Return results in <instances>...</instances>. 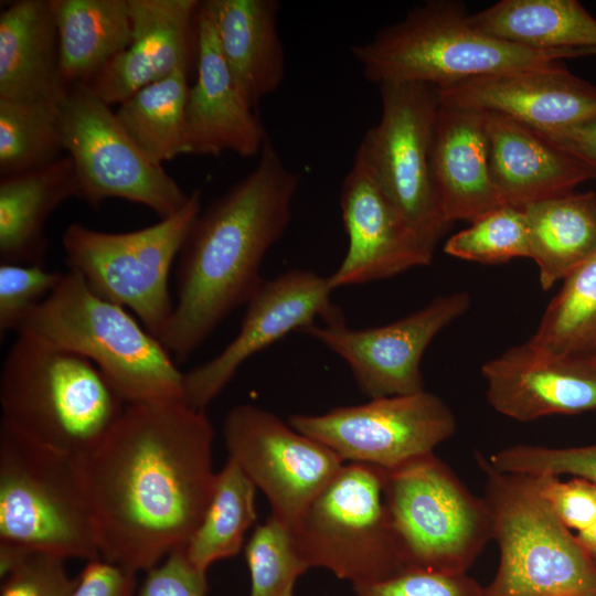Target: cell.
I'll list each match as a JSON object with an SVG mask.
<instances>
[{
    "mask_svg": "<svg viewBox=\"0 0 596 596\" xmlns=\"http://www.w3.org/2000/svg\"><path fill=\"white\" fill-rule=\"evenodd\" d=\"M51 6L67 89L88 86L132 41L128 0H51Z\"/></svg>",
    "mask_w": 596,
    "mask_h": 596,
    "instance_id": "cell-27",
    "label": "cell"
},
{
    "mask_svg": "<svg viewBox=\"0 0 596 596\" xmlns=\"http://www.w3.org/2000/svg\"><path fill=\"white\" fill-rule=\"evenodd\" d=\"M482 497L499 567L485 596H596V564L541 494L535 478L496 469L480 453Z\"/></svg>",
    "mask_w": 596,
    "mask_h": 596,
    "instance_id": "cell-6",
    "label": "cell"
},
{
    "mask_svg": "<svg viewBox=\"0 0 596 596\" xmlns=\"http://www.w3.org/2000/svg\"><path fill=\"white\" fill-rule=\"evenodd\" d=\"M493 182L507 204H529L561 196L596 170L540 131L498 113L483 111Z\"/></svg>",
    "mask_w": 596,
    "mask_h": 596,
    "instance_id": "cell-23",
    "label": "cell"
},
{
    "mask_svg": "<svg viewBox=\"0 0 596 596\" xmlns=\"http://www.w3.org/2000/svg\"><path fill=\"white\" fill-rule=\"evenodd\" d=\"M0 542L65 560L99 557L82 458L1 423Z\"/></svg>",
    "mask_w": 596,
    "mask_h": 596,
    "instance_id": "cell-7",
    "label": "cell"
},
{
    "mask_svg": "<svg viewBox=\"0 0 596 596\" xmlns=\"http://www.w3.org/2000/svg\"><path fill=\"white\" fill-rule=\"evenodd\" d=\"M429 166L440 207L450 224L471 223L507 204L491 175L483 111L439 98Z\"/></svg>",
    "mask_w": 596,
    "mask_h": 596,
    "instance_id": "cell-22",
    "label": "cell"
},
{
    "mask_svg": "<svg viewBox=\"0 0 596 596\" xmlns=\"http://www.w3.org/2000/svg\"><path fill=\"white\" fill-rule=\"evenodd\" d=\"M126 405L86 358L17 333L0 373L1 424L41 445L84 458Z\"/></svg>",
    "mask_w": 596,
    "mask_h": 596,
    "instance_id": "cell-4",
    "label": "cell"
},
{
    "mask_svg": "<svg viewBox=\"0 0 596 596\" xmlns=\"http://www.w3.org/2000/svg\"><path fill=\"white\" fill-rule=\"evenodd\" d=\"M256 490L238 464L228 457L216 472L206 511L184 546L198 570L206 573L214 562L240 553L245 533L257 518Z\"/></svg>",
    "mask_w": 596,
    "mask_h": 596,
    "instance_id": "cell-31",
    "label": "cell"
},
{
    "mask_svg": "<svg viewBox=\"0 0 596 596\" xmlns=\"http://www.w3.org/2000/svg\"><path fill=\"white\" fill-rule=\"evenodd\" d=\"M332 291L328 276L309 269H290L264 280L245 305L235 338L214 358L184 373V402L205 411L257 352L318 319L324 323L344 321L341 309L331 300Z\"/></svg>",
    "mask_w": 596,
    "mask_h": 596,
    "instance_id": "cell-16",
    "label": "cell"
},
{
    "mask_svg": "<svg viewBox=\"0 0 596 596\" xmlns=\"http://www.w3.org/2000/svg\"><path fill=\"white\" fill-rule=\"evenodd\" d=\"M222 433L228 457L264 492L270 515L289 526L344 464L330 448L258 406L233 407Z\"/></svg>",
    "mask_w": 596,
    "mask_h": 596,
    "instance_id": "cell-14",
    "label": "cell"
},
{
    "mask_svg": "<svg viewBox=\"0 0 596 596\" xmlns=\"http://www.w3.org/2000/svg\"><path fill=\"white\" fill-rule=\"evenodd\" d=\"M58 34L51 0H17L0 12V98L63 103Z\"/></svg>",
    "mask_w": 596,
    "mask_h": 596,
    "instance_id": "cell-24",
    "label": "cell"
},
{
    "mask_svg": "<svg viewBox=\"0 0 596 596\" xmlns=\"http://www.w3.org/2000/svg\"><path fill=\"white\" fill-rule=\"evenodd\" d=\"M188 74L178 70L140 88L115 111L124 130L157 164L191 155L185 121Z\"/></svg>",
    "mask_w": 596,
    "mask_h": 596,
    "instance_id": "cell-30",
    "label": "cell"
},
{
    "mask_svg": "<svg viewBox=\"0 0 596 596\" xmlns=\"http://www.w3.org/2000/svg\"><path fill=\"white\" fill-rule=\"evenodd\" d=\"M487 401L498 413L532 422L596 409V358L557 355L524 342L481 366Z\"/></svg>",
    "mask_w": 596,
    "mask_h": 596,
    "instance_id": "cell-18",
    "label": "cell"
},
{
    "mask_svg": "<svg viewBox=\"0 0 596 596\" xmlns=\"http://www.w3.org/2000/svg\"><path fill=\"white\" fill-rule=\"evenodd\" d=\"M63 150L62 103L0 98V177L49 166Z\"/></svg>",
    "mask_w": 596,
    "mask_h": 596,
    "instance_id": "cell-33",
    "label": "cell"
},
{
    "mask_svg": "<svg viewBox=\"0 0 596 596\" xmlns=\"http://www.w3.org/2000/svg\"><path fill=\"white\" fill-rule=\"evenodd\" d=\"M363 77L381 86L423 83L448 87L468 79L550 70L587 50H536L488 35L470 23L466 6L430 0L351 49Z\"/></svg>",
    "mask_w": 596,
    "mask_h": 596,
    "instance_id": "cell-3",
    "label": "cell"
},
{
    "mask_svg": "<svg viewBox=\"0 0 596 596\" xmlns=\"http://www.w3.org/2000/svg\"><path fill=\"white\" fill-rule=\"evenodd\" d=\"M385 489L405 567L467 573L492 539L483 499L435 453L385 470Z\"/></svg>",
    "mask_w": 596,
    "mask_h": 596,
    "instance_id": "cell-10",
    "label": "cell"
},
{
    "mask_svg": "<svg viewBox=\"0 0 596 596\" xmlns=\"http://www.w3.org/2000/svg\"><path fill=\"white\" fill-rule=\"evenodd\" d=\"M487 458L503 472L531 477L572 476L596 485V444L573 447L514 445Z\"/></svg>",
    "mask_w": 596,
    "mask_h": 596,
    "instance_id": "cell-36",
    "label": "cell"
},
{
    "mask_svg": "<svg viewBox=\"0 0 596 596\" xmlns=\"http://www.w3.org/2000/svg\"><path fill=\"white\" fill-rule=\"evenodd\" d=\"M439 98L502 114L541 132L596 120V87L565 65L468 79L440 88Z\"/></svg>",
    "mask_w": 596,
    "mask_h": 596,
    "instance_id": "cell-21",
    "label": "cell"
},
{
    "mask_svg": "<svg viewBox=\"0 0 596 596\" xmlns=\"http://www.w3.org/2000/svg\"><path fill=\"white\" fill-rule=\"evenodd\" d=\"M77 198L68 156L43 168L0 178V263L44 265V226L65 200Z\"/></svg>",
    "mask_w": 596,
    "mask_h": 596,
    "instance_id": "cell-26",
    "label": "cell"
},
{
    "mask_svg": "<svg viewBox=\"0 0 596 596\" xmlns=\"http://www.w3.org/2000/svg\"><path fill=\"white\" fill-rule=\"evenodd\" d=\"M137 573L100 557L87 561L70 596H136Z\"/></svg>",
    "mask_w": 596,
    "mask_h": 596,
    "instance_id": "cell-42",
    "label": "cell"
},
{
    "mask_svg": "<svg viewBox=\"0 0 596 596\" xmlns=\"http://www.w3.org/2000/svg\"><path fill=\"white\" fill-rule=\"evenodd\" d=\"M543 290L596 254V194L571 192L523 207Z\"/></svg>",
    "mask_w": 596,
    "mask_h": 596,
    "instance_id": "cell-28",
    "label": "cell"
},
{
    "mask_svg": "<svg viewBox=\"0 0 596 596\" xmlns=\"http://www.w3.org/2000/svg\"><path fill=\"white\" fill-rule=\"evenodd\" d=\"M62 126L64 148L76 171L77 199L93 207L109 198L124 199L149 207L160 220L188 202L190 194L143 153L110 106L87 86L68 89Z\"/></svg>",
    "mask_w": 596,
    "mask_h": 596,
    "instance_id": "cell-12",
    "label": "cell"
},
{
    "mask_svg": "<svg viewBox=\"0 0 596 596\" xmlns=\"http://www.w3.org/2000/svg\"><path fill=\"white\" fill-rule=\"evenodd\" d=\"M201 201L202 191L195 189L174 215L130 232L70 224L62 236L68 270L77 273L102 298L129 308L159 339L174 306L170 270L202 210Z\"/></svg>",
    "mask_w": 596,
    "mask_h": 596,
    "instance_id": "cell-9",
    "label": "cell"
},
{
    "mask_svg": "<svg viewBox=\"0 0 596 596\" xmlns=\"http://www.w3.org/2000/svg\"><path fill=\"white\" fill-rule=\"evenodd\" d=\"M28 333L93 362L127 403L183 400V376L161 341L75 272L26 318Z\"/></svg>",
    "mask_w": 596,
    "mask_h": 596,
    "instance_id": "cell-5",
    "label": "cell"
},
{
    "mask_svg": "<svg viewBox=\"0 0 596 596\" xmlns=\"http://www.w3.org/2000/svg\"><path fill=\"white\" fill-rule=\"evenodd\" d=\"M65 558L23 549L19 560L1 577L0 596H70L77 577H71Z\"/></svg>",
    "mask_w": 596,
    "mask_h": 596,
    "instance_id": "cell-39",
    "label": "cell"
},
{
    "mask_svg": "<svg viewBox=\"0 0 596 596\" xmlns=\"http://www.w3.org/2000/svg\"><path fill=\"white\" fill-rule=\"evenodd\" d=\"M224 61L254 108L275 93L285 76V50L276 0H210Z\"/></svg>",
    "mask_w": 596,
    "mask_h": 596,
    "instance_id": "cell-25",
    "label": "cell"
},
{
    "mask_svg": "<svg viewBox=\"0 0 596 596\" xmlns=\"http://www.w3.org/2000/svg\"><path fill=\"white\" fill-rule=\"evenodd\" d=\"M63 275L47 270L44 265L0 263V333L18 332Z\"/></svg>",
    "mask_w": 596,
    "mask_h": 596,
    "instance_id": "cell-37",
    "label": "cell"
},
{
    "mask_svg": "<svg viewBox=\"0 0 596 596\" xmlns=\"http://www.w3.org/2000/svg\"><path fill=\"white\" fill-rule=\"evenodd\" d=\"M592 354L596 358V348H595V350L593 351Z\"/></svg>",
    "mask_w": 596,
    "mask_h": 596,
    "instance_id": "cell-45",
    "label": "cell"
},
{
    "mask_svg": "<svg viewBox=\"0 0 596 596\" xmlns=\"http://www.w3.org/2000/svg\"><path fill=\"white\" fill-rule=\"evenodd\" d=\"M557 355L590 354L596 348V254L563 279L526 341Z\"/></svg>",
    "mask_w": 596,
    "mask_h": 596,
    "instance_id": "cell-32",
    "label": "cell"
},
{
    "mask_svg": "<svg viewBox=\"0 0 596 596\" xmlns=\"http://www.w3.org/2000/svg\"><path fill=\"white\" fill-rule=\"evenodd\" d=\"M213 438L182 400L126 405L82 458L100 558L138 574L187 545L214 489Z\"/></svg>",
    "mask_w": 596,
    "mask_h": 596,
    "instance_id": "cell-1",
    "label": "cell"
},
{
    "mask_svg": "<svg viewBox=\"0 0 596 596\" xmlns=\"http://www.w3.org/2000/svg\"><path fill=\"white\" fill-rule=\"evenodd\" d=\"M541 134L586 161L596 170V120Z\"/></svg>",
    "mask_w": 596,
    "mask_h": 596,
    "instance_id": "cell-43",
    "label": "cell"
},
{
    "mask_svg": "<svg viewBox=\"0 0 596 596\" xmlns=\"http://www.w3.org/2000/svg\"><path fill=\"white\" fill-rule=\"evenodd\" d=\"M309 565L354 585L404 568L386 500L385 470L344 462L289 526Z\"/></svg>",
    "mask_w": 596,
    "mask_h": 596,
    "instance_id": "cell-8",
    "label": "cell"
},
{
    "mask_svg": "<svg viewBox=\"0 0 596 596\" xmlns=\"http://www.w3.org/2000/svg\"><path fill=\"white\" fill-rule=\"evenodd\" d=\"M288 423L330 448L343 462L386 471L433 454L456 430L450 407L425 390L375 397L322 414H295Z\"/></svg>",
    "mask_w": 596,
    "mask_h": 596,
    "instance_id": "cell-13",
    "label": "cell"
},
{
    "mask_svg": "<svg viewBox=\"0 0 596 596\" xmlns=\"http://www.w3.org/2000/svg\"><path fill=\"white\" fill-rule=\"evenodd\" d=\"M477 30L536 50L596 54V19L577 0H501L470 13Z\"/></svg>",
    "mask_w": 596,
    "mask_h": 596,
    "instance_id": "cell-29",
    "label": "cell"
},
{
    "mask_svg": "<svg viewBox=\"0 0 596 596\" xmlns=\"http://www.w3.org/2000/svg\"><path fill=\"white\" fill-rule=\"evenodd\" d=\"M300 174L266 140L256 166L195 217L178 256L177 300L159 340L184 361L265 279L260 267L289 226Z\"/></svg>",
    "mask_w": 596,
    "mask_h": 596,
    "instance_id": "cell-2",
    "label": "cell"
},
{
    "mask_svg": "<svg viewBox=\"0 0 596 596\" xmlns=\"http://www.w3.org/2000/svg\"><path fill=\"white\" fill-rule=\"evenodd\" d=\"M575 536L596 564V521L586 530L576 533Z\"/></svg>",
    "mask_w": 596,
    "mask_h": 596,
    "instance_id": "cell-44",
    "label": "cell"
},
{
    "mask_svg": "<svg viewBox=\"0 0 596 596\" xmlns=\"http://www.w3.org/2000/svg\"><path fill=\"white\" fill-rule=\"evenodd\" d=\"M381 116L356 153L423 245L434 254L450 227L440 207L429 166L439 89L423 83L379 86Z\"/></svg>",
    "mask_w": 596,
    "mask_h": 596,
    "instance_id": "cell-11",
    "label": "cell"
},
{
    "mask_svg": "<svg viewBox=\"0 0 596 596\" xmlns=\"http://www.w3.org/2000/svg\"><path fill=\"white\" fill-rule=\"evenodd\" d=\"M467 291L438 296L421 309L384 326L353 329L344 321L312 323L305 332L340 356L371 398L424 391L423 355L433 339L467 312Z\"/></svg>",
    "mask_w": 596,
    "mask_h": 596,
    "instance_id": "cell-15",
    "label": "cell"
},
{
    "mask_svg": "<svg viewBox=\"0 0 596 596\" xmlns=\"http://www.w3.org/2000/svg\"><path fill=\"white\" fill-rule=\"evenodd\" d=\"M136 596H206V573L188 558L185 549L172 551L161 563L149 570Z\"/></svg>",
    "mask_w": 596,
    "mask_h": 596,
    "instance_id": "cell-41",
    "label": "cell"
},
{
    "mask_svg": "<svg viewBox=\"0 0 596 596\" xmlns=\"http://www.w3.org/2000/svg\"><path fill=\"white\" fill-rule=\"evenodd\" d=\"M356 596H485L467 573L404 567L380 581L352 586Z\"/></svg>",
    "mask_w": 596,
    "mask_h": 596,
    "instance_id": "cell-38",
    "label": "cell"
},
{
    "mask_svg": "<svg viewBox=\"0 0 596 596\" xmlns=\"http://www.w3.org/2000/svg\"><path fill=\"white\" fill-rule=\"evenodd\" d=\"M444 251L453 257L480 264L530 258L529 230L523 209L510 204L478 217L451 235Z\"/></svg>",
    "mask_w": 596,
    "mask_h": 596,
    "instance_id": "cell-35",
    "label": "cell"
},
{
    "mask_svg": "<svg viewBox=\"0 0 596 596\" xmlns=\"http://www.w3.org/2000/svg\"><path fill=\"white\" fill-rule=\"evenodd\" d=\"M198 0H128L130 45L87 86L109 106L178 70L195 66Z\"/></svg>",
    "mask_w": 596,
    "mask_h": 596,
    "instance_id": "cell-20",
    "label": "cell"
},
{
    "mask_svg": "<svg viewBox=\"0 0 596 596\" xmlns=\"http://www.w3.org/2000/svg\"><path fill=\"white\" fill-rule=\"evenodd\" d=\"M339 202L348 249L340 266L328 276L333 290L386 279L433 262L434 254L356 152L342 180Z\"/></svg>",
    "mask_w": 596,
    "mask_h": 596,
    "instance_id": "cell-17",
    "label": "cell"
},
{
    "mask_svg": "<svg viewBox=\"0 0 596 596\" xmlns=\"http://www.w3.org/2000/svg\"><path fill=\"white\" fill-rule=\"evenodd\" d=\"M249 596H294L309 565L298 552L289 525L273 515L256 526L244 547Z\"/></svg>",
    "mask_w": 596,
    "mask_h": 596,
    "instance_id": "cell-34",
    "label": "cell"
},
{
    "mask_svg": "<svg viewBox=\"0 0 596 596\" xmlns=\"http://www.w3.org/2000/svg\"><path fill=\"white\" fill-rule=\"evenodd\" d=\"M196 78L190 86L185 121L191 155L259 156L265 128L238 89L221 53L210 0L198 12Z\"/></svg>",
    "mask_w": 596,
    "mask_h": 596,
    "instance_id": "cell-19",
    "label": "cell"
},
{
    "mask_svg": "<svg viewBox=\"0 0 596 596\" xmlns=\"http://www.w3.org/2000/svg\"><path fill=\"white\" fill-rule=\"evenodd\" d=\"M541 494L561 521L574 533H579L596 521V485L577 477H534Z\"/></svg>",
    "mask_w": 596,
    "mask_h": 596,
    "instance_id": "cell-40",
    "label": "cell"
}]
</instances>
